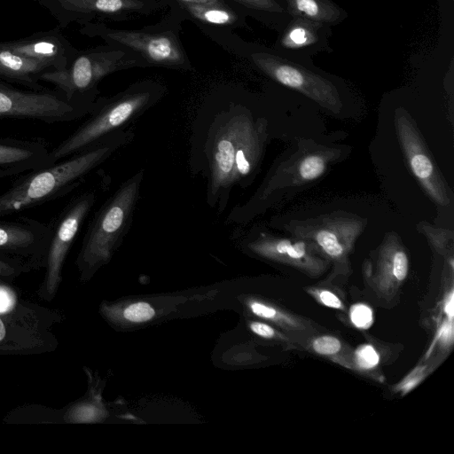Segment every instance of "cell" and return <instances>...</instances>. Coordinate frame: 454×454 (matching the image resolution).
<instances>
[{"mask_svg": "<svg viewBox=\"0 0 454 454\" xmlns=\"http://www.w3.org/2000/svg\"><path fill=\"white\" fill-rule=\"evenodd\" d=\"M248 328L254 335L264 340L281 343L288 349H294L296 343L301 339L286 333L273 325L261 319L249 321Z\"/></svg>", "mask_w": 454, "mask_h": 454, "instance_id": "4316f807", "label": "cell"}, {"mask_svg": "<svg viewBox=\"0 0 454 454\" xmlns=\"http://www.w3.org/2000/svg\"><path fill=\"white\" fill-rule=\"evenodd\" d=\"M326 167L327 160L325 155L309 154L300 161L297 173L301 180L313 181L325 173Z\"/></svg>", "mask_w": 454, "mask_h": 454, "instance_id": "4dcf8cb0", "label": "cell"}, {"mask_svg": "<svg viewBox=\"0 0 454 454\" xmlns=\"http://www.w3.org/2000/svg\"><path fill=\"white\" fill-rule=\"evenodd\" d=\"M15 53L32 59L35 60H38L43 62L45 64H50L45 59H50L57 52V46L47 41H39L32 43H20L16 44L11 47Z\"/></svg>", "mask_w": 454, "mask_h": 454, "instance_id": "f1b7e54d", "label": "cell"}, {"mask_svg": "<svg viewBox=\"0 0 454 454\" xmlns=\"http://www.w3.org/2000/svg\"><path fill=\"white\" fill-rule=\"evenodd\" d=\"M48 64L15 53L12 50L0 49V76L26 83L42 78Z\"/></svg>", "mask_w": 454, "mask_h": 454, "instance_id": "cb8c5ba5", "label": "cell"}, {"mask_svg": "<svg viewBox=\"0 0 454 454\" xmlns=\"http://www.w3.org/2000/svg\"><path fill=\"white\" fill-rule=\"evenodd\" d=\"M410 269L406 250L399 238L387 234L377 248L373 259L364 263L367 286L382 301L395 300L404 284Z\"/></svg>", "mask_w": 454, "mask_h": 454, "instance_id": "5bb4252c", "label": "cell"}, {"mask_svg": "<svg viewBox=\"0 0 454 454\" xmlns=\"http://www.w3.org/2000/svg\"><path fill=\"white\" fill-rule=\"evenodd\" d=\"M290 17L302 18L331 27L343 22L347 12L333 0H286Z\"/></svg>", "mask_w": 454, "mask_h": 454, "instance_id": "603a6c76", "label": "cell"}, {"mask_svg": "<svg viewBox=\"0 0 454 454\" xmlns=\"http://www.w3.org/2000/svg\"><path fill=\"white\" fill-rule=\"evenodd\" d=\"M133 67H146L135 53L111 44L85 51L68 70L45 73L42 79L54 83L70 99L93 103L98 82L107 74Z\"/></svg>", "mask_w": 454, "mask_h": 454, "instance_id": "52a82bcc", "label": "cell"}, {"mask_svg": "<svg viewBox=\"0 0 454 454\" xmlns=\"http://www.w3.org/2000/svg\"><path fill=\"white\" fill-rule=\"evenodd\" d=\"M365 223L355 216L326 215L297 223L294 235L313 243L318 252L333 263L329 279L350 273L348 256Z\"/></svg>", "mask_w": 454, "mask_h": 454, "instance_id": "8fae6325", "label": "cell"}, {"mask_svg": "<svg viewBox=\"0 0 454 454\" xmlns=\"http://www.w3.org/2000/svg\"><path fill=\"white\" fill-rule=\"evenodd\" d=\"M126 138L109 135L84 151L18 176L0 193V218L67 195Z\"/></svg>", "mask_w": 454, "mask_h": 454, "instance_id": "6da1fadb", "label": "cell"}, {"mask_svg": "<svg viewBox=\"0 0 454 454\" xmlns=\"http://www.w3.org/2000/svg\"><path fill=\"white\" fill-rule=\"evenodd\" d=\"M273 50L289 59L312 65L318 53L332 51L329 38L332 27L302 18L291 17L279 31Z\"/></svg>", "mask_w": 454, "mask_h": 454, "instance_id": "e0dca14e", "label": "cell"}, {"mask_svg": "<svg viewBox=\"0 0 454 454\" xmlns=\"http://www.w3.org/2000/svg\"><path fill=\"white\" fill-rule=\"evenodd\" d=\"M182 22L169 12L159 22L137 29L114 28L104 23L88 28L106 44L126 49L137 55L146 67L191 71L192 62L180 38Z\"/></svg>", "mask_w": 454, "mask_h": 454, "instance_id": "277c9868", "label": "cell"}, {"mask_svg": "<svg viewBox=\"0 0 454 454\" xmlns=\"http://www.w3.org/2000/svg\"><path fill=\"white\" fill-rule=\"evenodd\" d=\"M76 16L114 22L147 17L168 8L164 0H61Z\"/></svg>", "mask_w": 454, "mask_h": 454, "instance_id": "ac0fdd59", "label": "cell"}, {"mask_svg": "<svg viewBox=\"0 0 454 454\" xmlns=\"http://www.w3.org/2000/svg\"><path fill=\"white\" fill-rule=\"evenodd\" d=\"M294 349L325 358L352 371L353 348L340 336L317 332L301 338Z\"/></svg>", "mask_w": 454, "mask_h": 454, "instance_id": "44dd1931", "label": "cell"}, {"mask_svg": "<svg viewBox=\"0 0 454 454\" xmlns=\"http://www.w3.org/2000/svg\"><path fill=\"white\" fill-rule=\"evenodd\" d=\"M403 380L393 386L392 391L405 395L419 385L440 364L433 358H424Z\"/></svg>", "mask_w": 454, "mask_h": 454, "instance_id": "484cf974", "label": "cell"}, {"mask_svg": "<svg viewBox=\"0 0 454 454\" xmlns=\"http://www.w3.org/2000/svg\"><path fill=\"white\" fill-rule=\"evenodd\" d=\"M95 200V192L86 191L73 198L49 223L51 234L44 275L36 291L41 300L51 301L56 297L67 256Z\"/></svg>", "mask_w": 454, "mask_h": 454, "instance_id": "ba28073f", "label": "cell"}, {"mask_svg": "<svg viewBox=\"0 0 454 454\" xmlns=\"http://www.w3.org/2000/svg\"><path fill=\"white\" fill-rule=\"evenodd\" d=\"M208 196L223 191L252 173L262 153V133L248 114H223L210 137Z\"/></svg>", "mask_w": 454, "mask_h": 454, "instance_id": "7a4b0ae2", "label": "cell"}, {"mask_svg": "<svg viewBox=\"0 0 454 454\" xmlns=\"http://www.w3.org/2000/svg\"><path fill=\"white\" fill-rule=\"evenodd\" d=\"M304 290L319 305L347 313L344 299L335 287L318 285L307 286Z\"/></svg>", "mask_w": 454, "mask_h": 454, "instance_id": "83f0119b", "label": "cell"}, {"mask_svg": "<svg viewBox=\"0 0 454 454\" xmlns=\"http://www.w3.org/2000/svg\"><path fill=\"white\" fill-rule=\"evenodd\" d=\"M233 8L278 33L291 19L286 0H226Z\"/></svg>", "mask_w": 454, "mask_h": 454, "instance_id": "7402d4cb", "label": "cell"}, {"mask_svg": "<svg viewBox=\"0 0 454 454\" xmlns=\"http://www.w3.org/2000/svg\"><path fill=\"white\" fill-rule=\"evenodd\" d=\"M93 103L70 99L61 91H25L0 85V120H34L52 124L77 120Z\"/></svg>", "mask_w": 454, "mask_h": 454, "instance_id": "30bf717a", "label": "cell"}, {"mask_svg": "<svg viewBox=\"0 0 454 454\" xmlns=\"http://www.w3.org/2000/svg\"><path fill=\"white\" fill-rule=\"evenodd\" d=\"M27 263L0 254V278L13 283L23 274L33 271Z\"/></svg>", "mask_w": 454, "mask_h": 454, "instance_id": "d6a6232c", "label": "cell"}, {"mask_svg": "<svg viewBox=\"0 0 454 454\" xmlns=\"http://www.w3.org/2000/svg\"><path fill=\"white\" fill-rule=\"evenodd\" d=\"M241 57L281 85L297 90L334 114L340 112L342 102L337 87L312 65L289 59L254 43H247Z\"/></svg>", "mask_w": 454, "mask_h": 454, "instance_id": "8992f818", "label": "cell"}, {"mask_svg": "<svg viewBox=\"0 0 454 454\" xmlns=\"http://www.w3.org/2000/svg\"><path fill=\"white\" fill-rule=\"evenodd\" d=\"M245 305L249 313L256 318L299 338L324 330L315 321L262 298L248 297L245 301Z\"/></svg>", "mask_w": 454, "mask_h": 454, "instance_id": "ffe728a7", "label": "cell"}, {"mask_svg": "<svg viewBox=\"0 0 454 454\" xmlns=\"http://www.w3.org/2000/svg\"><path fill=\"white\" fill-rule=\"evenodd\" d=\"M165 87L154 81L136 82L124 91L93 104L91 115L50 152V165L86 150L157 102Z\"/></svg>", "mask_w": 454, "mask_h": 454, "instance_id": "3957f363", "label": "cell"}, {"mask_svg": "<svg viewBox=\"0 0 454 454\" xmlns=\"http://www.w3.org/2000/svg\"><path fill=\"white\" fill-rule=\"evenodd\" d=\"M154 308L145 301H134L119 309V318L129 324H142L155 317Z\"/></svg>", "mask_w": 454, "mask_h": 454, "instance_id": "f546056e", "label": "cell"}, {"mask_svg": "<svg viewBox=\"0 0 454 454\" xmlns=\"http://www.w3.org/2000/svg\"><path fill=\"white\" fill-rule=\"evenodd\" d=\"M50 234L49 224L30 217L0 218V254L43 269Z\"/></svg>", "mask_w": 454, "mask_h": 454, "instance_id": "9a60e30c", "label": "cell"}, {"mask_svg": "<svg viewBox=\"0 0 454 454\" xmlns=\"http://www.w3.org/2000/svg\"><path fill=\"white\" fill-rule=\"evenodd\" d=\"M395 128L403 155L416 177L430 198L439 206L450 202L448 185L436 168L412 119L403 111H396Z\"/></svg>", "mask_w": 454, "mask_h": 454, "instance_id": "4fadbf2b", "label": "cell"}, {"mask_svg": "<svg viewBox=\"0 0 454 454\" xmlns=\"http://www.w3.org/2000/svg\"><path fill=\"white\" fill-rule=\"evenodd\" d=\"M63 320L58 309L5 313L0 311V355H35L54 350L58 340L52 327Z\"/></svg>", "mask_w": 454, "mask_h": 454, "instance_id": "9c48e42d", "label": "cell"}, {"mask_svg": "<svg viewBox=\"0 0 454 454\" xmlns=\"http://www.w3.org/2000/svg\"><path fill=\"white\" fill-rule=\"evenodd\" d=\"M142 178L143 171H140L126 181L95 215L76 259L82 280L89 279L111 258L129 225Z\"/></svg>", "mask_w": 454, "mask_h": 454, "instance_id": "5b68a950", "label": "cell"}, {"mask_svg": "<svg viewBox=\"0 0 454 454\" xmlns=\"http://www.w3.org/2000/svg\"><path fill=\"white\" fill-rule=\"evenodd\" d=\"M164 2L167 4V6H168V4H169V3H180V4H201V5H223V6L232 7L226 0H164Z\"/></svg>", "mask_w": 454, "mask_h": 454, "instance_id": "836d02e7", "label": "cell"}, {"mask_svg": "<svg viewBox=\"0 0 454 454\" xmlns=\"http://www.w3.org/2000/svg\"><path fill=\"white\" fill-rule=\"evenodd\" d=\"M169 12L181 22L189 20L207 37L225 50L242 56L247 42L234 33L237 28L249 27L247 16L231 6L168 4Z\"/></svg>", "mask_w": 454, "mask_h": 454, "instance_id": "7c38bea8", "label": "cell"}, {"mask_svg": "<svg viewBox=\"0 0 454 454\" xmlns=\"http://www.w3.org/2000/svg\"><path fill=\"white\" fill-rule=\"evenodd\" d=\"M386 362L383 348L376 340H369L353 348L352 371L375 381L383 382L381 365Z\"/></svg>", "mask_w": 454, "mask_h": 454, "instance_id": "d4e9b609", "label": "cell"}, {"mask_svg": "<svg viewBox=\"0 0 454 454\" xmlns=\"http://www.w3.org/2000/svg\"><path fill=\"white\" fill-rule=\"evenodd\" d=\"M248 247L262 258L295 268L309 278L323 275L330 265L313 243L299 238L290 239L262 234Z\"/></svg>", "mask_w": 454, "mask_h": 454, "instance_id": "2e32d148", "label": "cell"}, {"mask_svg": "<svg viewBox=\"0 0 454 454\" xmlns=\"http://www.w3.org/2000/svg\"><path fill=\"white\" fill-rule=\"evenodd\" d=\"M51 149L42 139L0 137V183L50 165Z\"/></svg>", "mask_w": 454, "mask_h": 454, "instance_id": "d6986e66", "label": "cell"}, {"mask_svg": "<svg viewBox=\"0 0 454 454\" xmlns=\"http://www.w3.org/2000/svg\"><path fill=\"white\" fill-rule=\"evenodd\" d=\"M346 314L350 325L359 330L369 329L374 322L372 309L364 302L353 304Z\"/></svg>", "mask_w": 454, "mask_h": 454, "instance_id": "1f68e13d", "label": "cell"}]
</instances>
